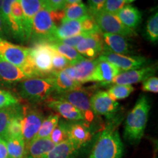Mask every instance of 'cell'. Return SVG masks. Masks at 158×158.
Returning a JSON list of instances; mask_svg holds the SVG:
<instances>
[{
    "mask_svg": "<svg viewBox=\"0 0 158 158\" xmlns=\"http://www.w3.org/2000/svg\"><path fill=\"white\" fill-rule=\"evenodd\" d=\"M59 122V116L58 114H52L49 115L43 119L41 124L40 127L37 132V135H35L34 139H38V138H49L51 133H52L53 130L57 125ZM33 139V140H34Z\"/></svg>",
    "mask_w": 158,
    "mask_h": 158,
    "instance_id": "cell-30",
    "label": "cell"
},
{
    "mask_svg": "<svg viewBox=\"0 0 158 158\" xmlns=\"http://www.w3.org/2000/svg\"><path fill=\"white\" fill-rule=\"evenodd\" d=\"M10 37L9 29L6 25L5 20L3 19L2 15L0 13V37L5 39L6 37Z\"/></svg>",
    "mask_w": 158,
    "mask_h": 158,
    "instance_id": "cell-43",
    "label": "cell"
},
{
    "mask_svg": "<svg viewBox=\"0 0 158 158\" xmlns=\"http://www.w3.org/2000/svg\"><path fill=\"white\" fill-rule=\"evenodd\" d=\"M22 108L13 116L7 127V137H23L22 134Z\"/></svg>",
    "mask_w": 158,
    "mask_h": 158,
    "instance_id": "cell-33",
    "label": "cell"
},
{
    "mask_svg": "<svg viewBox=\"0 0 158 158\" xmlns=\"http://www.w3.org/2000/svg\"><path fill=\"white\" fill-rule=\"evenodd\" d=\"M64 16L62 21L69 20H78L89 15L88 7L82 2L66 5L64 8Z\"/></svg>",
    "mask_w": 158,
    "mask_h": 158,
    "instance_id": "cell-28",
    "label": "cell"
},
{
    "mask_svg": "<svg viewBox=\"0 0 158 158\" xmlns=\"http://www.w3.org/2000/svg\"><path fill=\"white\" fill-rule=\"evenodd\" d=\"M90 35H91V33L84 32V33H81V34H80V35H76V36L69 37V38H66V39L61 40H58V41H56V42H59V43H62V44H64L65 45H68V46L76 48V47L78 45V43H80L83 39H84L85 37H86Z\"/></svg>",
    "mask_w": 158,
    "mask_h": 158,
    "instance_id": "cell-40",
    "label": "cell"
},
{
    "mask_svg": "<svg viewBox=\"0 0 158 158\" xmlns=\"http://www.w3.org/2000/svg\"><path fill=\"white\" fill-rule=\"evenodd\" d=\"M54 147L48 138L34 139L26 146L23 158H43Z\"/></svg>",
    "mask_w": 158,
    "mask_h": 158,
    "instance_id": "cell-19",
    "label": "cell"
},
{
    "mask_svg": "<svg viewBox=\"0 0 158 158\" xmlns=\"http://www.w3.org/2000/svg\"><path fill=\"white\" fill-rule=\"evenodd\" d=\"M150 102L147 96L141 95L129 114L124 125V138L130 143H138L144 135L149 118Z\"/></svg>",
    "mask_w": 158,
    "mask_h": 158,
    "instance_id": "cell-1",
    "label": "cell"
},
{
    "mask_svg": "<svg viewBox=\"0 0 158 158\" xmlns=\"http://www.w3.org/2000/svg\"><path fill=\"white\" fill-rule=\"evenodd\" d=\"M21 109V108L19 105L0 109V137L4 139L6 138L10 122Z\"/></svg>",
    "mask_w": 158,
    "mask_h": 158,
    "instance_id": "cell-29",
    "label": "cell"
},
{
    "mask_svg": "<svg viewBox=\"0 0 158 158\" xmlns=\"http://www.w3.org/2000/svg\"><path fill=\"white\" fill-rule=\"evenodd\" d=\"M141 89L144 92H153L157 93L158 92V78L157 77L152 76L146 79L142 83Z\"/></svg>",
    "mask_w": 158,
    "mask_h": 158,
    "instance_id": "cell-39",
    "label": "cell"
},
{
    "mask_svg": "<svg viewBox=\"0 0 158 158\" xmlns=\"http://www.w3.org/2000/svg\"><path fill=\"white\" fill-rule=\"evenodd\" d=\"M50 75L54 79L55 92L57 94L64 93L82 87V84L70 78L63 70L53 71Z\"/></svg>",
    "mask_w": 158,
    "mask_h": 158,
    "instance_id": "cell-23",
    "label": "cell"
},
{
    "mask_svg": "<svg viewBox=\"0 0 158 158\" xmlns=\"http://www.w3.org/2000/svg\"><path fill=\"white\" fill-rule=\"evenodd\" d=\"M22 134L27 146L35 138L45 117L37 109L22 108Z\"/></svg>",
    "mask_w": 158,
    "mask_h": 158,
    "instance_id": "cell-10",
    "label": "cell"
},
{
    "mask_svg": "<svg viewBox=\"0 0 158 158\" xmlns=\"http://www.w3.org/2000/svg\"><path fill=\"white\" fill-rule=\"evenodd\" d=\"M98 62V59H84L72 65L76 70V81L81 84L89 82Z\"/></svg>",
    "mask_w": 158,
    "mask_h": 158,
    "instance_id": "cell-24",
    "label": "cell"
},
{
    "mask_svg": "<svg viewBox=\"0 0 158 158\" xmlns=\"http://www.w3.org/2000/svg\"><path fill=\"white\" fill-rule=\"evenodd\" d=\"M134 1H135V0H125V4H128L129 5L130 3L133 2Z\"/></svg>",
    "mask_w": 158,
    "mask_h": 158,
    "instance_id": "cell-46",
    "label": "cell"
},
{
    "mask_svg": "<svg viewBox=\"0 0 158 158\" xmlns=\"http://www.w3.org/2000/svg\"><path fill=\"white\" fill-rule=\"evenodd\" d=\"M47 106L49 108L54 110L65 119L73 122L83 121L84 122V116L81 113V111H79L76 107L69 103L68 102L54 99V100H48L47 102Z\"/></svg>",
    "mask_w": 158,
    "mask_h": 158,
    "instance_id": "cell-17",
    "label": "cell"
},
{
    "mask_svg": "<svg viewBox=\"0 0 158 158\" xmlns=\"http://www.w3.org/2000/svg\"><path fill=\"white\" fill-rule=\"evenodd\" d=\"M68 140L79 149L85 147L92 138L89 125L86 123H68Z\"/></svg>",
    "mask_w": 158,
    "mask_h": 158,
    "instance_id": "cell-15",
    "label": "cell"
},
{
    "mask_svg": "<svg viewBox=\"0 0 158 158\" xmlns=\"http://www.w3.org/2000/svg\"><path fill=\"white\" fill-rule=\"evenodd\" d=\"M146 37L150 42L155 43L158 40V13L156 11L148 19L146 27Z\"/></svg>",
    "mask_w": 158,
    "mask_h": 158,
    "instance_id": "cell-34",
    "label": "cell"
},
{
    "mask_svg": "<svg viewBox=\"0 0 158 158\" xmlns=\"http://www.w3.org/2000/svg\"><path fill=\"white\" fill-rule=\"evenodd\" d=\"M69 66H70V63L68 59L54 50L52 55V72L62 70Z\"/></svg>",
    "mask_w": 158,
    "mask_h": 158,
    "instance_id": "cell-37",
    "label": "cell"
},
{
    "mask_svg": "<svg viewBox=\"0 0 158 158\" xmlns=\"http://www.w3.org/2000/svg\"><path fill=\"white\" fill-rule=\"evenodd\" d=\"M56 27L51 11L43 6L33 19L30 40L37 43L51 42Z\"/></svg>",
    "mask_w": 158,
    "mask_h": 158,
    "instance_id": "cell-4",
    "label": "cell"
},
{
    "mask_svg": "<svg viewBox=\"0 0 158 158\" xmlns=\"http://www.w3.org/2000/svg\"><path fill=\"white\" fill-rule=\"evenodd\" d=\"M28 78L29 77L19 67L0 59V80L13 84Z\"/></svg>",
    "mask_w": 158,
    "mask_h": 158,
    "instance_id": "cell-21",
    "label": "cell"
},
{
    "mask_svg": "<svg viewBox=\"0 0 158 158\" xmlns=\"http://www.w3.org/2000/svg\"><path fill=\"white\" fill-rule=\"evenodd\" d=\"M91 97L89 91L81 87L64 93L57 94L56 99L68 102L76 107L84 116L85 123L88 124L93 122L95 115L91 108Z\"/></svg>",
    "mask_w": 158,
    "mask_h": 158,
    "instance_id": "cell-5",
    "label": "cell"
},
{
    "mask_svg": "<svg viewBox=\"0 0 158 158\" xmlns=\"http://www.w3.org/2000/svg\"><path fill=\"white\" fill-rule=\"evenodd\" d=\"M79 150L78 148L68 140L55 145L43 158H76Z\"/></svg>",
    "mask_w": 158,
    "mask_h": 158,
    "instance_id": "cell-25",
    "label": "cell"
},
{
    "mask_svg": "<svg viewBox=\"0 0 158 158\" xmlns=\"http://www.w3.org/2000/svg\"><path fill=\"white\" fill-rule=\"evenodd\" d=\"M29 48L15 45L0 37V59L23 70L29 60Z\"/></svg>",
    "mask_w": 158,
    "mask_h": 158,
    "instance_id": "cell-8",
    "label": "cell"
},
{
    "mask_svg": "<svg viewBox=\"0 0 158 158\" xmlns=\"http://www.w3.org/2000/svg\"><path fill=\"white\" fill-rule=\"evenodd\" d=\"M68 123L64 121L59 120V123L53 130L52 133L49 136V139L54 143L55 145L61 143L68 140Z\"/></svg>",
    "mask_w": 158,
    "mask_h": 158,
    "instance_id": "cell-32",
    "label": "cell"
},
{
    "mask_svg": "<svg viewBox=\"0 0 158 158\" xmlns=\"http://www.w3.org/2000/svg\"><path fill=\"white\" fill-rule=\"evenodd\" d=\"M115 15L125 27L133 30H135L141 22V11L131 5H124Z\"/></svg>",
    "mask_w": 158,
    "mask_h": 158,
    "instance_id": "cell-22",
    "label": "cell"
},
{
    "mask_svg": "<svg viewBox=\"0 0 158 158\" xmlns=\"http://www.w3.org/2000/svg\"><path fill=\"white\" fill-rule=\"evenodd\" d=\"M19 100L9 91L0 89V109L19 105Z\"/></svg>",
    "mask_w": 158,
    "mask_h": 158,
    "instance_id": "cell-36",
    "label": "cell"
},
{
    "mask_svg": "<svg viewBox=\"0 0 158 158\" xmlns=\"http://www.w3.org/2000/svg\"><path fill=\"white\" fill-rule=\"evenodd\" d=\"M2 2H3V0H0V13H1V10H2Z\"/></svg>",
    "mask_w": 158,
    "mask_h": 158,
    "instance_id": "cell-47",
    "label": "cell"
},
{
    "mask_svg": "<svg viewBox=\"0 0 158 158\" xmlns=\"http://www.w3.org/2000/svg\"><path fill=\"white\" fill-rule=\"evenodd\" d=\"M122 71L114 64L104 60H99L89 82H100L102 85H109L114 78Z\"/></svg>",
    "mask_w": 158,
    "mask_h": 158,
    "instance_id": "cell-16",
    "label": "cell"
},
{
    "mask_svg": "<svg viewBox=\"0 0 158 158\" xmlns=\"http://www.w3.org/2000/svg\"><path fill=\"white\" fill-rule=\"evenodd\" d=\"M0 158H9L5 140L0 137Z\"/></svg>",
    "mask_w": 158,
    "mask_h": 158,
    "instance_id": "cell-44",
    "label": "cell"
},
{
    "mask_svg": "<svg viewBox=\"0 0 158 158\" xmlns=\"http://www.w3.org/2000/svg\"><path fill=\"white\" fill-rule=\"evenodd\" d=\"M124 145L115 124H109L101 132L87 158H122Z\"/></svg>",
    "mask_w": 158,
    "mask_h": 158,
    "instance_id": "cell-2",
    "label": "cell"
},
{
    "mask_svg": "<svg viewBox=\"0 0 158 158\" xmlns=\"http://www.w3.org/2000/svg\"><path fill=\"white\" fill-rule=\"evenodd\" d=\"M92 16L94 18L99 29L102 33L116 34L123 37H133L136 35L135 30L125 27L113 13L102 10Z\"/></svg>",
    "mask_w": 158,
    "mask_h": 158,
    "instance_id": "cell-7",
    "label": "cell"
},
{
    "mask_svg": "<svg viewBox=\"0 0 158 158\" xmlns=\"http://www.w3.org/2000/svg\"><path fill=\"white\" fill-rule=\"evenodd\" d=\"M125 5V0H106L102 10L116 14Z\"/></svg>",
    "mask_w": 158,
    "mask_h": 158,
    "instance_id": "cell-38",
    "label": "cell"
},
{
    "mask_svg": "<svg viewBox=\"0 0 158 158\" xmlns=\"http://www.w3.org/2000/svg\"><path fill=\"white\" fill-rule=\"evenodd\" d=\"M106 0H88V10L90 15L100 13L103 10Z\"/></svg>",
    "mask_w": 158,
    "mask_h": 158,
    "instance_id": "cell-41",
    "label": "cell"
},
{
    "mask_svg": "<svg viewBox=\"0 0 158 158\" xmlns=\"http://www.w3.org/2000/svg\"><path fill=\"white\" fill-rule=\"evenodd\" d=\"M18 91L20 96L31 102H40L48 100L55 92L54 79L47 78H31L19 82Z\"/></svg>",
    "mask_w": 158,
    "mask_h": 158,
    "instance_id": "cell-3",
    "label": "cell"
},
{
    "mask_svg": "<svg viewBox=\"0 0 158 158\" xmlns=\"http://www.w3.org/2000/svg\"><path fill=\"white\" fill-rule=\"evenodd\" d=\"M76 49L85 59H94L104 49L102 32L100 31H97L85 37L78 43Z\"/></svg>",
    "mask_w": 158,
    "mask_h": 158,
    "instance_id": "cell-12",
    "label": "cell"
},
{
    "mask_svg": "<svg viewBox=\"0 0 158 158\" xmlns=\"http://www.w3.org/2000/svg\"><path fill=\"white\" fill-rule=\"evenodd\" d=\"M23 10L24 18L25 40H30L31 26L34 17L43 6V0H19Z\"/></svg>",
    "mask_w": 158,
    "mask_h": 158,
    "instance_id": "cell-18",
    "label": "cell"
},
{
    "mask_svg": "<svg viewBox=\"0 0 158 158\" xmlns=\"http://www.w3.org/2000/svg\"><path fill=\"white\" fill-rule=\"evenodd\" d=\"M104 49L116 54L126 55L130 53V45L122 35L110 33H102ZM103 49V50H104Z\"/></svg>",
    "mask_w": 158,
    "mask_h": 158,
    "instance_id": "cell-20",
    "label": "cell"
},
{
    "mask_svg": "<svg viewBox=\"0 0 158 158\" xmlns=\"http://www.w3.org/2000/svg\"><path fill=\"white\" fill-rule=\"evenodd\" d=\"M84 19L85 17L78 20H69V21H62L60 25L56 27L51 42L61 40L80 35L81 33L86 32L85 29Z\"/></svg>",
    "mask_w": 158,
    "mask_h": 158,
    "instance_id": "cell-14",
    "label": "cell"
},
{
    "mask_svg": "<svg viewBox=\"0 0 158 158\" xmlns=\"http://www.w3.org/2000/svg\"><path fill=\"white\" fill-rule=\"evenodd\" d=\"M98 59L114 64L122 72L141 68L147 64V59L143 56H129L124 54H116L106 49L100 54Z\"/></svg>",
    "mask_w": 158,
    "mask_h": 158,
    "instance_id": "cell-9",
    "label": "cell"
},
{
    "mask_svg": "<svg viewBox=\"0 0 158 158\" xmlns=\"http://www.w3.org/2000/svg\"><path fill=\"white\" fill-rule=\"evenodd\" d=\"M135 88L132 85L114 84L108 89V94L114 100H123L133 93Z\"/></svg>",
    "mask_w": 158,
    "mask_h": 158,
    "instance_id": "cell-31",
    "label": "cell"
},
{
    "mask_svg": "<svg viewBox=\"0 0 158 158\" xmlns=\"http://www.w3.org/2000/svg\"><path fill=\"white\" fill-rule=\"evenodd\" d=\"M54 49L47 43H37L29 48V59L41 77L52 72V55Z\"/></svg>",
    "mask_w": 158,
    "mask_h": 158,
    "instance_id": "cell-6",
    "label": "cell"
},
{
    "mask_svg": "<svg viewBox=\"0 0 158 158\" xmlns=\"http://www.w3.org/2000/svg\"><path fill=\"white\" fill-rule=\"evenodd\" d=\"M90 105L95 115L103 116L108 118L114 116L118 108V102L113 100L105 91H99L92 94Z\"/></svg>",
    "mask_w": 158,
    "mask_h": 158,
    "instance_id": "cell-11",
    "label": "cell"
},
{
    "mask_svg": "<svg viewBox=\"0 0 158 158\" xmlns=\"http://www.w3.org/2000/svg\"><path fill=\"white\" fill-rule=\"evenodd\" d=\"M5 140L9 158H23L26 145L23 137H7Z\"/></svg>",
    "mask_w": 158,
    "mask_h": 158,
    "instance_id": "cell-27",
    "label": "cell"
},
{
    "mask_svg": "<svg viewBox=\"0 0 158 158\" xmlns=\"http://www.w3.org/2000/svg\"><path fill=\"white\" fill-rule=\"evenodd\" d=\"M54 50H55L59 54L62 55L64 56L70 62V65H73L76 63L83 60L85 58L82 56L78 51H76V48H72V47L68 46V45H65L62 43L56 42H51L47 43Z\"/></svg>",
    "mask_w": 158,
    "mask_h": 158,
    "instance_id": "cell-26",
    "label": "cell"
},
{
    "mask_svg": "<svg viewBox=\"0 0 158 158\" xmlns=\"http://www.w3.org/2000/svg\"><path fill=\"white\" fill-rule=\"evenodd\" d=\"M155 71L156 68L153 66L124 71L114 77L110 84L132 85L139 82H143L147 78L153 76Z\"/></svg>",
    "mask_w": 158,
    "mask_h": 158,
    "instance_id": "cell-13",
    "label": "cell"
},
{
    "mask_svg": "<svg viewBox=\"0 0 158 158\" xmlns=\"http://www.w3.org/2000/svg\"><path fill=\"white\" fill-rule=\"evenodd\" d=\"M10 13L15 21H16L17 24L19 25L20 29L22 31L25 38V33H24V18H23V10L21 7V4H20L19 0H16L11 5L10 7ZM26 42V40H25Z\"/></svg>",
    "mask_w": 158,
    "mask_h": 158,
    "instance_id": "cell-35",
    "label": "cell"
},
{
    "mask_svg": "<svg viewBox=\"0 0 158 158\" xmlns=\"http://www.w3.org/2000/svg\"><path fill=\"white\" fill-rule=\"evenodd\" d=\"M81 2V0H65V5H70V4Z\"/></svg>",
    "mask_w": 158,
    "mask_h": 158,
    "instance_id": "cell-45",
    "label": "cell"
},
{
    "mask_svg": "<svg viewBox=\"0 0 158 158\" xmlns=\"http://www.w3.org/2000/svg\"><path fill=\"white\" fill-rule=\"evenodd\" d=\"M43 6L49 10H62L65 7V0H43Z\"/></svg>",
    "mask_w": 158,
    "mask_h": 158,
    "instance_id": "cell-42",
    "label": "cell"
}]
</instances>
